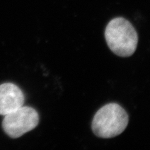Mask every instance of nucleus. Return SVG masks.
<instances>
[{
    "mask_svg": "<svg viewBox=\"0 0 150 150\" xmlns=\"http://www.w3.org/2000/svg\"><path fill=\"white\" fill-rule=\"evenodd\" d=\"M129 116L123 107L111 103L98 110L91 123L93 133L101 138H111L120 134L127 127Z\"/></svg>",
    "mask_w": 150,
    "mask_h": 150,
    "instance_id": "nucleus-2",
    "label": "nucleus"
},
{
    "mask_svg": "<svg viewBox=\"0 0 150 150\" xmlns=\"http://www.w3.org/2000/svg\"><path fill=\"white\" fill-rule=\"evenodd\" d=\"M25 96L15 84L7 83L0 85V115L5 116L23 106Z\"/></svg>",
    "mask_w": 150,
    "mask_h": 150,
    "instance_id": "nucleus-4",
    "label": "nucleus"
},
{
    "mask_svg": "<svg viewBox=\"0 0 150 150\" xmlns=\"http://www.w3.org/2000/svg\"><path fill=\"white\" fill-rule=\"evenodd\" d=\"M39 121V115L36 110L23 106L4 116L2 126L9 137L17 138L35 129Z\"/></svg>",
    "mask_w": 150,
    "mask_h": 150,
    "instance_id": "nucleus-3",
    "label": "nucleus"
},
{
    "mask_svg": "<svg viewBox=\"0 0 150 150\" xmlns=\"http://www.w3.org/2000/svg\"><path fill=\"white\" fill-rule=\"evenodd\" d=\"M105 36L110 49L121 57H129L137 48L138 36L134 28L123 18H116L107 25Z\"/></svg>",
    "mask_w": 150,
    "mask_h": 150,
    "instance_id": "nucleus-1",
    "label": "nucleus"
}]
</instances>
